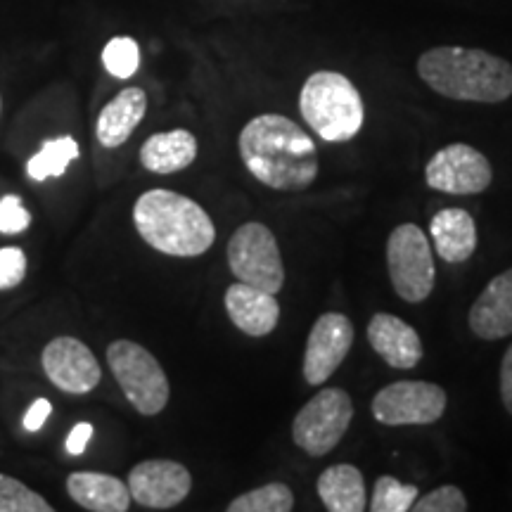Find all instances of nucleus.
<instances>
[{"label": "nucleus", "mask_w": 512, "mask_h": 512, "mask_svg": "<svg viewBox=\"0 0 512 512\" xmlns=\"http://www.w3.org/2000/svg\"><path fill=\"white\" fill-rule=\"evenodd\" d=\"M128 491L138 505L150 510L176 508L188 498L192 489V475L188 467L176 460H143L128 472Z\"/></svg>", "instance_id": "obj_12"}, {"label": "nucleus", "mask_w": 512, "mask_h": 512, "mask_svg": "<svg viewBox=\"0 0 512 512\" xmlns=\"http://www.w3.org/2000/svg\"><path fill=\"white\" fill-rule=\"evenodd\" d=\"M76 157H79V145H76V140L72 136L48 140V143L29 159L27 174L31 181H48V178L62 176Z\"/></svg>", "instance_id": "obj_22"}, {"label": "nucleus", "mask_w": 512, "mask_h": 512, "mask_svg": "<svg viewBox=\"0 0 512 512\" xmlns=\"http://www.w3.org/2000/svg\"><path fill=\"white\" fill-rule=\"evenodd\" d=\"M294 510V494L283 482H271L247 491L228 503V512H290Z\"/></svg>", "instance_id": "obj_23"}, {"label": "nucleus", "mask_w": 512, "mask_h": 512, "mask_svg": "<svg viewBox=\"0 0 512 512\" xmlns=\"http://www.w3.org/2000/svg\"><path fill=\"white\" fill-rule=\"evenodd\" d=\"M147 112V95L143 88L131 86L124 88L117 98L102 107L98 124H95V136L102 147H121L133 136L140 121Z\"/></svg>", "instance_id": "obj_19"}, {"label": "nucleus", "mask_w": 512, "mask_h": 512, "mask_svg": "<svg viewBox=\"0 0 512 512\" xmlns=\"http://www.w3.org/2000/svg\"><path fill=\"white\" fill-rule=\"evenodd\" d=\"M138 235L157 252L169 256H200L214 245V221L200 204L174 190H147L133 207Z\"/></svg>", "instance_id": "obj_3"}, {"label": "nucleus", "mask_w": 512, "mask_h": 512, "mask_svg": "<svg viewBox=\"0 0 512 512\" xmlns=\"http://www.w3.org/2000/svg\"><path fill=\"white\" fill-rule=\"evenodd\" d=\"M102 64L117 79H131L140 67V48L133 38L117 36L102 50Z\"/></svg>", "instance_id": "obj_26"}, {"label": "nucleus", "mask_w": 512, "mask_h": 512, "mask_svg": "<svg viewBox=\"0 0 512 512\" xmlns=\"http://www.w3.org/2000/svg\"><path fill=\"white\" fill-rule=\"evenodd\" d=\"M240 157L256 181L273 190H306L318 176L316 143L283 114H261L240 133Z\"/></svg>", "instance_id": "obj_1"}, {"label": "nucleus", "mask_w": 512, "mask_h": 512, "mask_svg": "<svg viewBox=\"0 0 512 512\" xmlns=\"http://www.w3.org/2000/svg\"><path fill=\"white\" fill-rule=\"evenodd\" d=\"M299 110L325 143H347L361 131L366 110L358 88L339 72H316L304 81Z\"/></svg>", "instance_id": "obj_4"}, {"label": "nucleus", "mask_w": 512, "mask_h": 512, "mask_svg": "<svg viewBox=\"0 0 512 512\" xmlns=\"http://www.w3.org/2000/svg\"><path fill=\"white\" fill-rule=\"evenodd\" d=\"M413 510L415 512H465L467 501H465V494L458 489V486L446 484L430 491L427 496L418 498V501L413 503Z\"/></svg>", "instance_id": "obj_27"}, {"label": "nucleus", "mask_w": 512, "mask_h": 512, "mask_svg": "<svg viewBox=\"0 0 512 512\" xmlns=\"http://www.w3.org/2000/svg\"><path fill=\"white\" fill-rule=\"evenodd\" d=\"M41 363L48 380L67 394H88L102 380L100 363L93 351L81 339L69 335L50 339L43 349Z\"/></svg>", "instance_id": "obj_13"}, {"label": "nucleus", "mask_w": 512, "mask_h": 512, "mask_svg": "<svg viewBox=\"0 0 512 512\" xmlns=\"http://www.w3.org/2000/svg\"><path fill=\"white\" fill-rule=\"evenodd\" d=\"M501 399L505 411L512 415V344L510 349L505 351L503 363H501Z\"/></svg>", "instance_id": "obj_32"}, {"label": "nucleus", "mask_w": 512, "mask_h": 512, "mask_svg": "<svg viewBox=\"0 0 512 512\" xmlns=\"http://www.w3.org/2000/svg\"><path fill=\"white\" fill-rule=\"evenodd\" d=\"M0 107H3V102H0Z\"/></svg>", "instance_id": "obj_33"}, {"label": "nucleus", "mask_w": 512, "mask_h": 512, "mask_svg": "<svg viewBox=\"0 0 512 512\" xmlns=\"http://www.w3.org/2000/svg\"><path fill=\"white\" fill-rule=\"evenodd\" d=\"M197 157V138L185 128L150 136L140 147V164L152 174H176L188 169Z\"/></svg>", "instance_id": "obj_20"}, {"label": "nucleus", "mask_w": 512, "mask_h": 512, "mask_svg": "<svg viewBox=\"0 0 512 512\" xmlns=\"http://www.w3.org/2000/svg\"><path fill=\"white\" fill-rule=\"evenodd\" d=\"M420 491L415 484H403L396 477L384 475L375 482L373 498H370L368 510L373 512H408L418 501Z\"/></svg>", "instance_id": "obj_24"}, {"label": "nucleus", "mask_w": 512, "mask_h": 512, "mask_svg": "<svg viewBox=\"0 0 512 512\" xmlns=\"http://www.w3.org/2000/svg\"><path fill=\"white\" fill-rule=\"evenodd\" d=\"M387 268L403 302L420 304L434 290V256L430 240L415 223H401L387 240Z\"/></svg>", "instance_id": "obj_6"}, {"label": "nucleus", "mask_w": 512, "mask_h": 512, "mask_svg": "<svg viewBox=\"0 0 512 512\" xmlns=\"http://www.w3.org/2000/svg\"><path fill=\"white\" fill-rule=\"evenodd\" d=\"M425 181L432 190L448 195H479L494 181L489 159L472 145L441 147L425 166Z\"/></svg>", "instance_id": "obj_10"}, {"label": "nucleus", "mask_w": 512, "mask_h": 512, "mask_svg": "<svg viewBox=\"0 0 512 512\" xmlns=\"http://www.w3.org/2000/svg\"><path fill=\"white\" fill-rule=\"evenodd\" d=\"M228 318L249 337L271 335L280 320V304L275 294L256 290L247 283H233L226 290Z\"/></svg>", "instance_id": "obj_15"}, {"label": "nucleus", "mask_w": 512, "mask_h": 512, "mask_svg": "<svg viewBox=\"0 0 512 512\" xmlns=\"http://www.w3.org/2000/svg\"><path fill=\"white\" fill-rule=\"evenodd\" d=\"M31 223V214L22 207V200L17 195H8L0 200V233L17 235L27 230Z\"/></svg>", "instance_id": "obj_29"}, {"label": "nucleus", "mask_w": 512, "mask_h": 512, "mask_svg": "<svg viewBox=\"0 0 512 512\" xmlns=\"http://www.w3.org/2000/svg\"><path fill=\"white\" fill-rule=\"evenodd\" d=\"M434 249L448 264H463L477 249V223L470 211L448 207L434 214L430 223Z\"/></svg>", "instance_id": "obj_17"}, {"label": "nucleus", "mask_w": 512, "mask_h": 512, "mask_svg": "<svg viewBox=\"0 0 512 512\" xmlns=\"http://www.w3.org/2000/svg\"><path fill=\"white\" fill-rule=\"evenodd\" d=\"M354 344V325L344 313H323L309 332L304 351V380L320 387L335 375Z\"/></svg>", "instance_id": "obj_11"}, {"label": "nucleus", "mask_w": 512, "mask_h": 512, "mask_svg": "<svg viewBox=\"0 0 512 512\" xmlns=\"http://www.w3.org/2000/svg\"><path fill=\"white\" fill-rule=\"evenodd\" d=\"M50 413H53V403L48 399H36L29 406V411L24 413V427H27L29 432H38L43 425H46Z\"/></svg>", "instance_id": "obj_30"}, {"label": "nucleus", "mask_w": 512, "mask_h": 512, "mask_svg": "<svg viewBox=\"0 0 512 512\" xmlns=\"http://www.w3.org/2000/svg\"><path fill=\"white\" fill-rule=\"evenodd\" d=\"M228 266L240 283L271 294L285 285L283 256L275 235L264 223H242L228 240Z\"/></svg>", "instance_id": "obj_7"}, {"label": "nucleus", "mask_w": 512, "mask_h": 512, "mask_svg": "<svg viewBox=\"0 0 512 512\" xmlns=\"http://www.w3.org/2000/svg\"><path fill=\"white\" fill-rule=\"evenodd\" d=\"M91 437H93L91 422H79V425H76L67 437V453H69V456H81V453L86 451V446H88V441H91Z\"/></svg>", "instance_id": "obj_31"}, {"label": "nucleus", "mask_w": 512, "mask_h": 512, "mask_svg": "<svg viewBox=\"0 0 512 512\" xmlns=\"http://www.w3.org/2000/svg\"><path fill=\"white\" fill-rule=\"evenodd\" d=\"M0 512H53V505L19 479L0 475Z\"/></svg>", "instance_id": "obj_25"}, {"label": "nucleus", "mask_w": 512, "mask_h": 512, "mask_svg": "<svg viewBox=\"0 0 512 512\" xmlns=\"http://www.w3.org/2000/svg\"><path fill=\"white\" fill-rule=\"evenodd\" d=\"M107 363L121 392L140 415L162 413L169 403V377L145 347L131 339H117L107 347Z\"/></svg>", "instance_id": "obj_5"}, {"label": "nucleus", "mask_w": 512, "mask_h": 512, "mask_svg": "<svg viewBox=\"0 0 512 512\" xmlns=\"http://www.w3.org/2000/svg\"><path fill=\"white\" fill-rule=\"evenodd\" d=\"M368 342L396 370L415 368L422 358V342L413 325L392 313H375L368 325Z\"/></svg>", "instance_id": "obj_14"}, {"label": "nucleus", "mask_w": 512, "mask_h": 512, "mask_svg": "<svg viewBox=\"0 0 512 512\" xmlns=\"http://www.w3.org/2000/svg\"><path fill=\"white\" fill-rule=\"evenodd\" d=\"M470 330L479 339L512 335V268L496 275L470 309Z\"/></svg>", "instance_id": "obj_16"}, {"label": "nucleus", "mask_w": 512, "mask_h": 512, "mask_svg": "<svg viewBox=\"0 0 512 512\" xmlns=\"http://www.w3.org/2000/svg\"><path fill=\"white\" fill-rule=\"evenodd\" d=\"M67 494L91 512H126L133 501L128 484L105 472H72L67 477Z\"/></svg>", "instance_id": "obj_18"}, {"label": "nucleus", "mask_w": 512, "mask_h": 512, "mask_svg": "<svg viewBox=\"0 0 512 512\" xmlns=\"http://www.w3.org/2000/svg\"><path fill=\"white\" fill-rule=\"evenodd\" d=\"M318 496L330 512H363L366 510V482L354 465H330L318 477Z\"/></svg>", "instance_id": "obj_21"}, {"label": "nucleus", "mask_w": 512, "mask_h": 512, "mask_svg": "<svg viewBox=\"0 0 512 512\" xmlns=\"http://www.w3.org/2000/svg\"><path fill=\"white\" fill-rule=\"evenodd\" d=\"M354 403L342 387L320 389L292 422L294 444L311 458H323L347 434Z\"/></svg>", "instance_id": "obj_8"}, {"label": "nucleus", "mask_w": 512, "mask_h": 512, "mask_svg": "<svg viewBox=\"0 0 512 512\" xmlns=\"http://www.w3.org/2000/svg\"><path fill=\"white\" fill-rule=\"evenodd\" d=\"M418 74L434 93L451 100L496 105L512 95V64L479 48H430L420 55Z\"/></svg>", "instance_id": "obj_2"}, {"label": "nucleus", "mask_w": 512, "mask_h": 512, "mask_svg": "<svg viewBox=\"0 0 512 512\" xmlns=\"http://www.w3.org/2000/svg\"><path fill=\"white\" fill-rule=\"evenodd\" d=\"M370 408L387 427L434 425L446 413V392L434 382L401 380L380 389Z\"/></svg>", "instance_id": "obj_9"}, {"label": "nucleus", "mask_w": 512, "mask_h": 512, "mask_svg": "<svg viewBox=\"0 0 512 512\" xmlns=\"http://www.w3.org/2000/svg\"><path fill=\"white\" fill-rule=\"evenodd\" d=\"M27 275V256L19 247L0 249V290H12L22 285Z\"/></svg>", "instance_id": "obj_28"}]
</instances>
